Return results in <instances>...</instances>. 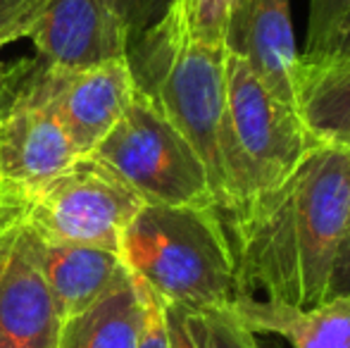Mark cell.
I'll use <instances>...</instances> for the list:
<instances>
[{
    "label": "cell",
    "instance_id": "obj_19",
    "mask_svg": "<svg viewBox=\"0 0 350 348\" xmlns=\"http://www.w3.org/2000/svg\"><path fill=\"white\" fill-rule=\"evenodd\" d=\"M203 325L208 336V348H265L258 334L248 332L243 325L234 320L226 310L205 312Z\"/></svg>",
    "mask_w": 350,
    "mask_h": 348
},
{
    "label": "cell",
    "instance_id": "obj_4",
    "mask_svg": "<svg viewBox=\"0 0 350 348\" xmlns=\"http://www.w3.org/2000/svg\"><path fill=\"white\" fill-rule=\"evenodd\" d=\"M317 146L298 110L272 96L243 57L226 51L217 210L231 213L277 186Z\"/></svg>",
    "mask_w": 350,
    "mask_h": 348
},
{
    "label": "cell",
    "instance_id": "obj_5",
    "mask_svg": "<svg viewBox=\"0 0 350 348\" xmlns=\"http://www.w3.org/2000/svg\"><path fill=\"white\" fill-rule=\"evenodd\" d=\"M91 155L129 184L143 203L217 208L200 155L139 88L122 120Z\"/></svg>",
    "mask_w": 350,
    "mask_h": 348
},
{
    "label": "cell",
    "instance_id": "obj_17",
    "mask_svg": "<svg viewBox=\"0 0 350 348\" xmlns=\"http://www.w3.org/2000/svg\"><path fill=\"white\" fill-rule=\"evenodd\" d=\"M348 14L350 0H310L308 38H305V51L300 53V60L317 62L327 57Z\"/></svg>",
    "mask_w": 350,
    "mask_h": 348
},
{
    "label": "cell",
    "instance_id": "obj_15",
    "mask_svg": "<svg viewBox=\"0 0 350 348\" xmlns=\"http://www.w3.org/2000/svg\"><path fill=\"white\" fill-rule=\"evenodd\" d=\"M143 315L141 282L126 269L100 301L62 322L60 348H139Z\"/></svg>",
    "mask_w": 350,
    "mask_h": 348
},
{
    "label": "cell",
    "instance_id": "obj_24",
    "mask_svg": "<svg viewBox=\"0 0 350 348\" xmlns=\"http://www.w3.org/2000/svg\"><path fill=\"white\" fill-rule=\"evenodd\" d=\"M348 55H350V14H348L346 24L341 27V31H338L336 41H334L327 57H348ZM327 57H322V60H327Z\"/></svg>",
    "mask_w": 350,
    "mask_h": 348
},
{
    "label": "cell",
    "instance_id": "obj_6",
    "mask_svg": "<svg viewBox=\"0 0 350 348\" xmlns=\"http://www.w3.org/2000/svg\"><path fill=\"white\" fill-rule=\"evenodd\" d=\"M14 205L38 237L120 253L122 234L143 200L100 160L81 155Z\"/></svg>",
    "mask_w": 350,
    "mask_h": 348
},
{
    "label": "cell",
    "instance_id": "obj_10",
    "mask_svg": "<svg viewBox=\"0 0 350 348\" xmlns=\"http://www.w3.org/2000/svg\"><path fill=\"white\" fill-rule=\"evenodd\" d=\"M29 38L38 60L53 70H86L126 60L131 41L112 0H46Z\"/></svg>",
    "mask_w": 350,
    "mask_h": 348
},
{
    "label": "cell",
    "instance_id": "obj_23",
    "mask_svg": "<svg viewBox=\"0 0 350 348\" xmlns=\"http://www.w3.org/2000/svg\"><path fill=\"white\" fill-rule=\"evenodd\" d=\"M332 298H348L350 301V210H348L346 229H343L336 256H334L332 274H329L327 301H332Z\"/></svg>",
    "mask_w": 350,
    "mask_h": 348
},
{
    "label": "cell",
    "instance_id": "obj_11",
    "mask_svg": "<svg viewBox=\"0 0 350 348\" xmlns=\"http://www.w3.org/2000/svg\"><path fill=\"white\" fill-rule=\"evenodd\" d=\"M226 51L243 57L272 96L295 107L300 53L291 0H239L226 31Z\"/></svg>",
    "mask_w": 350,
    "mask_h": 348
},
{
    "label": "cell",
    "instance_id": "obj_14",
    "mask_svg": "<svg viewBox=\"0 0 350 348\" xmlns=\"http://www.w3.org/2000/svg\"><path fill=\"white\" fill-rule=\"evenodd\" d=\"M295 110L317 144L350 150V55L300 60Z\"/></svg>",
    "mask_w": 350,
    "mask_h": 348
},
{
    "label": "cell",
    "instance_id": "obj_1",
    "mask_svg": "<svg viewBox=\"0 0 350 348\" xmlns=\"http://www.w3.org/2000/svg\"><path fill=\"white\" fill-rule=\"evenodd\" d=\"M350 210V150L319 144L284 181L219 213L234 253L236 296L312 308Z\"/></svg>",
    "mask_w": 350,
    "mask_h": 348
},
{
    "label": "cell",
    "instance_id": "obj_12",
    "mask_svg": "<svg viewBox=\"0 0 350 348\" xmlns=\"http://www.w3.org/2000/svg\"><path fill=\"white\" fill-rule=\"evenodd\" d=\"M29 243L62 322L98 303L126 274L120 253L105 248L51 241L33 234L31 229Z\"/></svg>",
    "mask_w": 350,
    "mask_h": 348
},
{
    "label": "cell",
    "instance_id": "obj_20",
    "mask_svg": "<svg viewBox=\"0 0 350 348\" xmlns=\"http://www.w3.org/2000/svg\"><path fill=\"white\" fill-rule=\"evenodd\" d=\"M165 306V325L170 348H208L203 317L196 312L181 310L176 306Z\"/></svg>",
    "mask_w": 350,
    "mask_h": 348
},
{
    "label": "cell",
    "instance_id": "obj_16",
    "mask_svg": "<svg viewBox=\"0 0 350 348\" xmlns=\"http://www.w3.org/2000/svg\"><path fill=\"white\" fill-rule=\"evenodd\" d=\"M239 0H172L193 38L226 48V31Z\"/></svg>",
    "mask_w": 350,
    "mask_h": 348
},
{
    "label": "cell",
    "instance_id": "obj_21",
    "mask_svg": "<svg viewBox=\"0 0 350 348\" xmlns=\"http://www.w3.org/2000/svg\"><path fill=\"white\" fill-rule=\"evenodd\" d=\"M112 3L122 12L126 27H129V36L134 41L136 36H141L148 27H152L167 12L172 0H112Z\"/></svg>",
    "mask_w": 350,
    "mask_h": 348
},
{
    "label": "cell",
    "instance_id": "obj_2",
    "mask_svg": "<svg viewBox=\"0 0 350 348\" xmlns=\"http://www.w3.org/2000/svg\"><path fill=\"white\" fill-rule=\"evenodd\" d=\"M120 258L167 306L205 315L236 298L234 253L217 208L143 203L122 234Z\"/></svg>",
    "mask_w": 350,
    "mask_h": 348
},
{
    "label": "cell",
    "instance_id": "obj_7",
    "mask_svg": "<svg viewBox=\"0 0 350 348\" xmlns=\"http://www.w3.org/2000/svg\"><path fill=\"white\" fill-rule=\"evenodd\" d=\"M38 62H19L0 84V200L33 193L79 158L36 84Z\"/></svg>",
    "mask_w": 350,
    "mask_h": 348
},
{
    "label": "cell",
    "instance_id": "obj_3",
    "mask_svg": "<svg viewBox=\"0 0 350 348\" xmlns=\"http://www.w3.org/2000/svg\"><path fill=\"white\" fill-rule=\"evenodd\" d=\"M136 88L193 146L219 198V126L226 101V48L193 38L174 5L129 43Z\"/></svg>",
    "mask_w": 350,
    "mask_h": 348
},
{
    "label": "cell",
    "instance_id": "obj_8",
    "mask_svg": "<svg viewBox=\"0 0 350 348\" xmlns=\"http://www.w3.org/2000/svg\"><path fill=\"white\" fill-rule=\"evenodd\" d=\"M62 320L17 205L0 200V348H60Z\"/></svg>",
    "mask_w": 350,
    "mask_h": 348
},
{
    "label": "cell",
    "instance_id": "obj_22",
    "mask_svg": "<svg viewBox=\"0 0 350 348\" xmlns=\"http://www.w3.org/2000/svg\"><path fill=\"white\" fill-rule=\"evenodd\" d=\"M143 289V306H146V315H143V330L139 348H170L167 339V325H165V306L162 301L141 282Z\"/></svg>",
    "mask_w": 350,
    "mask_h": 348
},
{
    "label": "cell",
    "instance_id": "obj_18",
    "mask_svg": "<svg viewBox=\"0 0 350 348\" xmlns=\"http://www.w3.org/2000/svg\"><path fill=\"white\" fill-rule=\"evenodd\" d=\"M46 0H0V48L29 38Z\"/></svg>",
    "mask_w": 350,
    "mask_h": 348
},
{
    "label": "cell",
    "instance_id": "obj_9",
    "mask_svg": "<svg viewBox=\"0 0 350 348\" xmlns=\"http://www.w3.org/2000/svg\"><path fill=\"white\" fill-rule=\"evenodd\" d=\"M36 84L77 155H91L136 96L129 60L86 70H53L38 60Z\"/></svg>",
    "mask_w": 350,
    "mask_h": 348
},
{
    "label": "cell",
    "instance_id": "obj_13",
    "mask_svg": "<svg viewBox=\"0 0 350 348\" xmlns=\"http://www.w3.org/2000/svg\"><path fill=\"white\" fill-rule=\"evenodd\" d=\"M253 334L281 336L291 348H350V301L332 298L312 308L236 296L226 308Z\"/></svg>",
    "mask_w": 350,
    "mask_h": 348
}]
</instances>
